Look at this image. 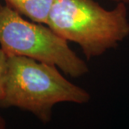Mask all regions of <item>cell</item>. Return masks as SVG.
I'll list each match as a JSON object with an SVG mask.
<instances>
[{"instance_id":"1","label":"cell","mask_w":129,"mask_h":129,"mask_svg":"<svg viewBox=\"0 0 129 129\" xmlns=\"http://www.w3.org/2000/svg\"><path fill=\"white\" fill-rule=\"evenodd\" d=\"M59 70L25 56H8L7 80L0 107L19 108L48 123L58 103L89 102V92L67 80Z\"/></svg>"},{"instance_id":"2","label":"cell","mask_w":129,"mask_h":129,"mask_svg":"<svg viewBox=\"0 0 129 129\" xmlns=\"http://www.w3.org/2000/svg\"><path fill=\"white\" fill-rule=\"evenodd\" d=\"M127 4L118 2L107 10L94 0H55L47 25L64 40L77 44L91 60L129 36Z\"/></svg>"},{"instance_id":"3","label":"cell","mask_w":129,"mask_h":129,"mask_svg":"<svg viewBox=\"0 0 129 129\" xmlns=\"http://www.w3.org/2000/svg\"><path fill=\"white\" fill-rule=\"evenodd\" d=\"M45 25L28 21L7 4H0V48L8 56H25L55 66L73 78L88 73L86 62L70 48L68 41Z\"/></svg>"},{"instance_id":"4","label":"cell","mask_w":129,"mask_h":129,"mask_svg":"<svg viewBox=\"0 0 129 129\" xmlns=\"http://www.w3.org/2000/svg\"><path fill=\"white\" fill-rule=\"evenodd\" d=\"M5 4L34 22L47 25L55 0H4Z\"/></svg>"},{"instance_id":"5","label":"cell","mask_w":129,"mask_h":129,"mask_svg":"<svg viewBox=\"0 0 129 129\" xmlns=\"http://www.w3.org/2000/svg\"><path fill=\"white\" fill-rule=\"evenodd\" d=\"M8 74V55L0 48V100L4 94Z\"/></svg>"},{"instance_id":"6","label":"cell","mask_w":129,"mask_h":129,"mask_svg":"<svg viewBox=\"0 0 129 129\" xmlns=\"http://www.w3.org/2000/svg\"><path fill=\"white\" fill-rule=\"evenodd\" d=\"M7 127V123H6V121L2 116H0V129H4L6 128Z\"/></svg>"},{"instance_id":"7","label":"cell","mask_w":129,"mask_h":129,"mask_svg":"<svg viewBox=\"0 0 129 129\" xmlns=\"http://www.w3.org/2000/svg\"><path fill=\"white\" fill-rule=\"evenodd\" d=\"M113 2H116V3H118V2H123V3H126V4H129V0H112Z\"/></svg>"}]
</instances>
